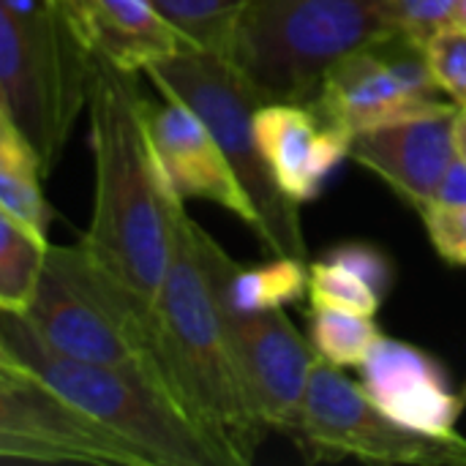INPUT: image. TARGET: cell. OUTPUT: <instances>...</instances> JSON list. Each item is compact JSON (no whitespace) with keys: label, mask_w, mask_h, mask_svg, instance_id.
<instances>
[{"label":"cell","mask_w":466,"mask_h":466,"mask_svg":"<svg viewBox=\"0 0 466 466\" xmlns=\"http://www.w3.org/2000/svg\"><path fill=\"white\" fill-rule=\"evenodd\" d=\"M306 295L311 300V309H339V311H355L366 317H374L385 300L360 276L330 262L328 257L309 265Z\"/></svg>","instance_id":"21"},{"label":"cell","mask_w":466,"mask_h":466,"mask_svg":"<svg viewBox=\"0 0 466 466\" xmlns=\"http://www.w3.org/2000/svg\"><path fill=\"white\" fill-rule=\"evenodd\" d=\"M461 396H464V399H466V388H464V393H461Z\"/></svg>","instance_id":"31"},{"label":"cell","mask_w":466,"mask_h":466,"mask_svg":"<svg viewBox=\"0 0 466 466\" xmlns=\"http://www.w3.org/2000/svg\"><path fill=\"white\" fill-rule=\"evenodd\" d=\"M420 216L437 254L451 265H466V205H429Z\"/></svg>","instance_id":"24"},{"label":"cell","mask_w":466,"mask_h":466,"mask_svg":"<svg viewBox=\"0 0 466 466\" xmlns=\"http://www.w3.org/2000/svg\"><path fill=\"white\" fill-rule=\"evenodd\" d=\"M0 336L14 363L35 371L79 412L123 437L147 466H221L158 366L90 363L60 355L19 311L0 309Z\"/></svg>","instance_id":"3"},{"label":"cell","mask_w":466,"mask_h":466,"mask_svg":"<svg viewBox=\"0 0 466 466\" xmlns=\"http://www.w3.org/2000/svg\"><path fill=\"white\" fill-rule=\"evenodd\" d=\"M90 60L63 0H0V104L46 172L87 109Z\"/></svg>","instance_id":"6"},{"label":"cell","mask_w":466,"mask_h":466,"mask_svg":"<svg viewBox=\"0 0 466 466\" xmlns=\"http://www.w3.org/2000/svg\"><path fill=\"white\" fill-rule=\"evenodd\" d=\"M0 461H14V464H57L55 456L33 442L8 437L0 431Z\"/></svg>","instance_id":"26"},{"label":"cell","mask_w":466,"mask_h":466,"mask_svg":"<svg viewBox=\"0 0 466 466\" xmlns=\"http://www.w3.org/2000/svg\"><path fill=\"white\" fill-rule=\"evenodd\" d=\"M22 317L60 355L161 369L153 306L109 273L82 243L46 246L35 292Z\"/></svg>","instance_id":"7"},{"label":"cell","mask_w":466,"mask_h":466,"mask_svg":"<svg viewBox=\"0 0 466 466\" xmlns=\"http://www.w3.org/2000/svg\"><path fill=\"white\" fill-rule=\"evenodd\" d=\"M153 317L161 371L177 404L208 440L221 466H248L270 429L257 410L227 333L205 270L199 224L186 213V205L175 210L172 254Z\"/></svg>","instance_id":"2"},{"label":"cell","mask_w":466,"mask_h":466,"mask_svg":"<svg viewBox=\"0 0 466 466\" xmlns=\"http://www.w3.org/2000/svg\"><path fill=\"white\" fill-rule=\"evenodd\" d=\"M254 134L276 186L298 205L319 197L336 167L350 158V134L314 104L268 101L254 112Z\"/></svg>","instance_id":"14"},{"label":"cell","mask_w":466,"mask_h":466,"mask_svg":"<svg viewBox=\"0 0 466 466\" xmlns=\"http://www.w3.org/2000/svg\"><path fill=\"white\" fill-rule=\"evenodd\" d=\"M423 49L440 90L466 109V27L451 25L434 33Z\"/></svg>","instance_id":"22"},{"label":"cell","mask_w":466,"mask_h":466,"mask_svg":"<svg viewBox=\"0 0 466 466\" xmlns=\"http://www.w3.org/2000/svg\"><path fill=\"white\" fill-rule=\"evenodd\" d=\"M145 128L153 147V158L167 188L180 199H208L235 218H240L254 235L259 218L248 194L243 191L232 164L210 128L183 101L161 96V101H145Z\"/></svg>","instance_id":"11"},{"label":"cell","mask_w":466,"mask_h":466,"mask_svg":"<svg viewBox=\"0 0 466 466\" xmlns=\"http://www.w3.org/2000/svg\"><path fill=\"white\" fill-rule=\"evenodd\" d=\"M3 363H14L11 360V355H8V350H5V341H3V336H0V366Z\"/></svg>","instance_id":"30"},{"label":"cell","mask_w":466,"mask_h":466,"mask_svg":"<svg viewBox=\"0 0 466 466\" xmlns=\"http://www.w3.org/2000/svg\"><path fill=\"white\" fill-rule=\"evenodd\" d=\"M158 14L197 49L229 55L248 0H150Z\"/></svg>","instance_id":"20"},{"label":"cell","mask_w":466,"mask_h":466,"mask_svg":"<svg viewBox=\"0 0 466 466\" xmlns=\"http://www.w3.org/2000/svg\"><path fill=\"white\" fill-rule=\"evenodd\" d=\"M311 104L333 126L352 137L363 128L442 109L453 101L423 98L393 71L377 46H369L336 60L325 71L319 93Z\"/></svg>","instance_id":"15"},{"label":"cell","mask_w":466,"mask_h":466,"mask_svg":"<svg viewBox=\"0 0 466 466\" xmlns=\"http://www.w3.org/2000/svg\"><path fill=\"white\" fill-rule=\"evenodd\" d=\"M44 175L46 169L35 145L0 104V208L19 218L33 235L49 240L55 213L44 194Z\"/></svg>","instance_id":"17"},{"label":"cell","mask_w":466,"mask_h":466,"mask_svg":"<svg viewBox=\"0 0 466 466\" xmlns=\"http://www.w3.org/2000/svg\"><path fill=\"white\" fill-rule=\"evenodd\" d=\"M459 104L388 120L352 134L350 158L380 175L399 197L418 210L434 202L437 186L459 158Z\"/></svg>","instance_id":"12"},{"label":"cell","mask_w":466,"mask_h":466,"mask_svg":"<svg viewBox=\"0 0 466 466\" xmlns=\"http://www.w3.org/2000/svg\"><path fill=\"white\" fill-rule=\"evenodd\" d=\"M213 292L262 420L270 431L292 437L317 360L311 341L300 336L284 309L243 311L224 300L216 287Z\"/></svg>","instance_id":"10"},{"label":"cell","mask_w":466,"mask_h":466,"mask_svg":"<svg viewBox=\"0 0 466 466\" xmlns=\"http://www.w3.org/2000/svg\"><path fill=\"white\" fill-rule=\"evenodd\" d=\"M380 336L382 330L374 317L366 314L339 309H311L309 314V341L314 355L339 369H358Z\"/></svg>","instance_id":"19"},{"label":"cell","mask_w":466,"mask_h":466,"mask_svg":"<svg viewBox=\"0 0 466 466\" xmlns=\"http://www.w3.org/2000/svg\"><path fill=\"white\" fill-rule=\"evenodd\" d=\"M393 33L388 0H248L227 57L268 101L311 104L336 60Z\"/></svg>","instance_id":"4"},{"label":"cell","mask_w":466,"mask_h":466,"mask_svg":"<svg viewBox=\"0 0 466 466\" xmlns=\"http://www.w3.org/2000/svg\"><path fill=\"white\" fill-rule=\"evenodd\" d=\"M137 74L90 60L87 126L93 150V213L82 246L150 306L167 276L175 210L145 128Z\"/></svg>","instance_id":"1"},{"label":"cell","mask_w":466,"mask_h":466,"mask_svg":"<svg viewBox=\"0 0 466 466\" xmlns=\"http://www.w3.org/2000/svg\"><path fill=\"white\" fill-rule=\"evenodd\" d=\"M456 25L466 27V0H459V5H456Z\"/></svg>","instance_id":"29"},{"label":"cell","mask_w":466,"mask_h":466,"mask_svg":"<svg viewBox=\"0 0 466 466\" xmlns=\"http://www.w3.org/2000/svg\"><path fill=\"white\" fill-rule=\"evenodd\" d=\"M0 431L49 451L57 464L147 466L123 437L19 363L0 366Z\"/></svg>","instance_id":"9"},{"label":"cell","mask_w":466,"mask_h":466,"mask_svg":"<svg viewBox=\"0 0 466 466\" xmlns=\"http://www.w3.org/2000/svg\"><path fill=\"white\" fill-rule=\"evenodd\" d=\"M456 145H459V156L466 161V109H459L456 117Z\"/></svg>","instance_id":"28"},{"label":"cell","mask_w":466,"mask_h":466,"mask_svg":"<svg viewBox=\"0 0 466 466\" xmlns=\"http://www.w3.org/2000/svg\"><path fill=\"white\" fill-rule=\"evenodd\" d=\"M388 5L399 30L426 46L434 33L456 25L459 0H388Z\"/></svg>","instance_id":"23"},{"label":"cell","mask_w":466,"mask_h":466,"mask_svg":"<svg viewBox=\"0 0 466 466\" xmlns=\"http://www.w3.org/2000/svg\"><path fill=\"white\" fill-rule=\"evenodd\" d=\"M358 369L363 390L385 415L423 434H456L466 399L453 390L448 371L434 355L407 341L380 336Z\"/></svg>","instance_id":"13"},{"label":"cell","mask_w":466,"mask_h":466,"mask_svg":"<svg viewBox=\"0 0 466 466\" xmlns=\"http://www.w3.org/2000/svg\"><path fill=\"white\" fill-rule=\"evenodd\" d=\"M85 49L128 74L191 46L150 0H63Z\"/></svg>","instance_id":"16"},{"label":"cell","mask_w":466,"mask_h":466,"mask_svg":"<svg viewBox=\"0 0 466 466\" xmlns=\"http://www.w3.org/2000/svg\"><path fill=\"white\" fill-rule=\"evenodd\" d=\"M306 461L360 459L374 464L466 466V437H434L385 415L339 366L314 360L292 434Z\"/></svg>","instance_id":"8"},{"label":"cell","mask_w":466,"mask_h":466,"mask_svg":"<svg viewBox=\"0 0 466 466\" xmlns=\"http://www.w3.org/2000/svg\"><path fill=\"white\" fill-rule=\"evenodd\" d=\"M431 205H466V161L461 156L448 167Z\"/></svg>","instance_id":"27"},{"label":"cell","mask_w":466,"mask_h":466,"mask_svg":"<svg viewBox=\"0 0 466 466\" xmlns=\"http://www.w3.org/2000/svg\"><path fill=\"white\" fill-rule=\"evenodd\" d=\"M145 74L161 96L183 101L210 128L254 205L262 246L276 257L306 259L300 205L276 186L254 134V112L268 104L259 87L227 55L197 46H183Z\"/></svg>","instance_id":"5"},{"label":"cell","mask_w":466,"mask_h":466,"mask_svg":"<svg viewBox=\"0 0 466 466\" xmlns=\"http://www.w3.org/2000/svg\"><path fill=\"white\" fill-rule=\"evenodd\" d=\"M330 262L352 270L355 276H360L369 287H374L382 298L390 292L393 287V265L385 257V251H380L377 246L369 243H344L339 248H333L328 254Z\"/></svg>","instance_id":"25"},{"label":"cell","mask_w":466,"mask_h":466,"mask_svg":"<svg viewBox=\"0 0 466 466\" xmlns=\"http://www.w3.org/2000/svg\"><path fill=\"white\" fill-rule=\"evenodd\" d=\"M49 240L33 235L19 218L0 208V309L25 311L46 257Z\"/></svg>","instance_id":"18"}]
</instances>
